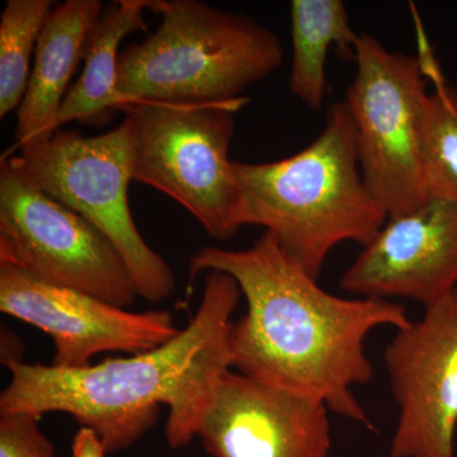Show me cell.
Segmentation results:
<instances>
[{
  "instance_id": "11",
  "label": "cell",
  "mask_w": 457,
  "mask_h": 457,
  "mask_svg": "<svg viewBox=\"0 0 457 457\" xmlns=\"http://www.w3.org/2000/svg\"><path fill=\"white\" fill-rule=\"evenodd\" d=\"M329 411L315 396L228 370L210 394L196 437L212 457H328Z\"/></svg>"
},
{
  "instance_id": "19",
  "label": "cell",
  "mask_w": 457,
  "mask_h": 457,
  "mask_svg": "<svg viewBox=\"0 0 457 457\" xmlns=\"http://www.w3.org/2000/svg\"><path fill=\"white\" fill-rule=\"evenodd\" d=\"M71 453L73 457H106L108 453L101 438L92 429L84 427L75 433Z\"/></svg>"
},
{
  "instance_id": "6",
  "label": "cell",
  "mask_w": 457,
  "mask_h": 457,
  "mask_svg": "<svg viewBox=\"0 0 457 457\" xmlns=\"http://www.w3.org/2000/svg\"><path fill=\"white\" fill-rule=\"evenodd\" d=\"M248 102H125L119 110L134 128L132 179L163 192L221 242L242 228L239 183L228 152L236 114Z\"/></svg>"
},
{
  "instance_id": "12",
  "label": "cell",
  "mask_w": 457,
  "mask_h": 457,
  "mask_svg": "<svg viewBox=\"0 0 457 457\" xmlns=\"http://www.w3.org/2000/svg\"><path fill=\"white\" fill-rule=\"evenodd\" d=\"M339 286L366 299H408L428 308L457 288V201L431 196L387 219Z\"/></svg>"
},
{
  "instance_id": "3",
  "label": "cell",
  "mask_w": 457,
  "mask_h": 457,
  "mask_svg": "<svg viewBox=\"0 0 457 457\" xmlns=\"http://www.w3.org/2000/svg\"><path fill=\"white\" fill-rule=\"evenodd\" d=\"M234 170L240 227L266 228L315 278L337 245H368L389 219L361 173L345 102L328 110L323 131L296 154L270 163L234 162Z\"/></svg>"
},
{
  "instance_id": "8",
  "label": "cell",
  "mask_w": 457,
  "mask_h": 457,
  "mask_svg": "<svg viewBox=\"0 0 457 457\" xmlns=\"http://www.w3.org/2000/svg\"><path fill=\"white\" fill-rule=\"evenodd\" d=\"M0 264L123 309L140 297L112 243L33 185L8 154L0 163Z\"/></svg>"
},
{
  "instance_id": "1",
  "label": "cell",
  "mask_w": 457,
  "mask_h": 457,
  "mask_svg": "<svg viewBox=\"0 0 457 457\" xmlns=\"http://www.w3.org/2000/svg\"><path fill=\"white\" fill-rule=\"evenodd\" d=\"M188 263L191 279L227 273L245 296V314L228 339L231 368L315 396L337 416L372 428L352 387L374 378L365 347L370 333L411 324L402 303L327 293L269 231L239 251L204 246Z\"/></svg>"
},
{
  "instance_id": "5",
  "label": "cell",
  "mask_w": 457,
  "mask_h": 457,
  "mask_svg": "<svg viewBox=\"0 0 457 457\" xmlns=\"http://www.w3.org/2000/svg\"><path fill=\"white\" fill-rule=\"evenodd\" d=\"M13 159L33 185L89 221L121 254L139 291L152 303L170 299L176 278L141 236L129 204L134 128L128 117L104 134L59 129L50 139L21 147Z\"/></svg>"
},
{
  "instance_id": "17",
  "label": "cell",
  "mask_w": 457,
  "mask_h": 457,
  "mask_svg": "<svg viewBox=\"0 0 457 457\" xmlns=\"http://www.w3.org/2000/svg\"><path fill=\"white\" fill-rule=\"evenodd\" d=\"M436 87L426 111L423 162L429 197L457 201V88L429 68Z\"/></svg>"
},
{
  "instance_id": "10",
  "label": "cell",
  "mask_w": 457,
  "mask_h": 457,
  "mask_svg": "<svg viewBox=\"0 0 457 457\" xmlns=\"http://www.w3.org/2000/svg\"><path fill=\"white\" fill-rule=\"evenodd\" d=\"M0 312L51 337L57 368L90 365L104 352L137 354L179 335L167 311L129 312L82 291L57 287L0 264Z\"/></svg>"
},
{
  "instance_id": "7",
  "label": "cell",
  "mask_w": 457,
  "mask_h": 457,
  "mask_svg": "<svg viewBox=\"0 0 457 457\" xmlns=\"http://www.w3.org/2000/svg\"><path fill=\"white\" fill-rule=\"evenodd\" d=\"M350 111L361 173L389 218L413 212L429 197L423 162L428 62L390 51L360 33Z\"/></svg>"
},
{
  "instance_id": "2",
  "label": "cell",
  "mask_w": 457,
  "mask_h": 457,
  "mask_svg": "<svg viewBox=\"0 0 457 457\" xmlns=\"http://www.w3.org/2000/svg\"><path fill=\"white\" fill-rule=\"evenodd\" d=\"M240 296L231 276L209 272L188 326L154 350L78 369L5 357L11 381L0 394V416L69 414L111 453L137 444L165 405V440L171 449H182L196 437L216 381L233 369L228 339Z\"/></svg>"
},
{
  "instance_id": "18",
  "label": "cell",
  "mask_w": 457,
  "mask_h": 457,
  "mask_svg": "<svg viewBox=\"0 0 457 457\" xmlns=\"http://www.w3.org/2000/svg\"><path fill=\"white\" fill-rule=\"evenodd\" d=\"M40 420L29 413L2 414L0 457H55V446L41 431Z\"/></svg>"
},
{
  "instance_id": "9",
  "label": "cell",
  "mask_w": 457,
  "mask_h": 457,
  "mask_svg": "<svg viewBox=\"0 0 457 457\" xmlns=\"http://www.w3.org/2000/svg\"><path fill=\"white\" fill-rule=\"evenodd\" d=\"M398 425L390 457H457V288L384 352Z\"/></svg>"
},
{
  "instance_id": "13",
  "label": "cell",
  "mask_w": 457,
  "mask_h": 457,
  "mask_svg": "<svg viewBox=\"0 0 457 457\" xmlns=\"http://www.w3.org/2000/svg\"><path fill=\"white\" fill-rule=\"evenodd\" d=\"M99 0H65L53 8L36 47L29 86L17 110L13 150L50 139L69 82L104 12Z\"/></svg>"
},
{
  "instance_id": "14",
  "label": "cell",
  "mask_w": 457,
  "mask_h": 457,
  "mask_svg": "<svg viewBox=\"0 0 457 457\" xmlns=\"http://www.w3.org/2000/svg\"><path fill=\"white\" fill-rule=\"evenodd\" d=\"M153 7L154 0H117L104 9L87 44L82 74L69 88L60 107L57 130L69 122L102 125L120 110V45L130 33L146 31L144 14Z\"/></svg>"
},
{
  "instance_id": "16",
  "label": "cell",
  "mask_w": 457,
  "mask_h": 457,
  "mask_svg": "<svg viewBox=\"0 0 457 457\" xmlns=\"http://www.w3.org/2000/svg\"><path fill=\"white\" fill-rule=\"evenodd\" d=\"M51 0H7L0 16V117L20 108Z\"/></svg>"
},
{
  "instance_id": "4",
  "label": "cell",
  "mask_w": 457,
  "mask_h": 457,
  "mask_svg": "<svg viewBox=\"0 0 457 457\" xmlns=\"http://www.w3.org/2000/svg\"><path fill=\"white\" fill-rule=\"evenodd\" d=\"M162 22L120 53L117 93L125 102L218 104L281 68L284 45L254 18L200 0H154Z\"/></svg>"
},
{
  "instance_id": "15",
  "label": "cell",
  "mask_w": 457,
  "mask_h": 457,
  "mask_svg": "<svg viewBox=\"0 0 457 457\" xmlns=\"http://www.w3.org/2000/svg\"><path fill=\"white\" fill-rule=\"evenodd\" d=\"M291 62L288 89L312 110H320L327 96V57L333 46L354 60L360 33L351 27L342 0H294L290 7Z\"/></svg>"
}]
</instances>
